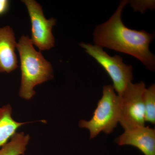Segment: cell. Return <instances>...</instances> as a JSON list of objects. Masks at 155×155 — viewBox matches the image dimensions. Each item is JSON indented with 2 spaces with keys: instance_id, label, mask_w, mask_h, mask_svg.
I'll list each match as a JSON object with an SVG mask.
<instances>
[{
  "instance_id": "6da1fadb",
  "label": "cell",
  "mask_w": 155,
  "mask_h": 155,
  "mask_svg": "<svg viewBox=\"0 0 155 155\" xmlns=\"http://www.w3.org/2000/svg\"><path fill=\"white\" fill-rule=\"evenodd\" d=\"M128 1L123 0L107 21L97 25L93 33L95 45L133 56L150 71L155 72V57L150 50L153 33L127 28L122 22V11Z\"/></svg>"
},
{
  "instance_id": "7a4b0ae2",
  "label": "cell",
  "mask_w": 155,
  "mask_h": 155,
  "mask_svg": "<svg viewBox=\"0 0 155 155\" xmlns=\"http://www.w3.org/2000/svg\"><path fill=\"white\" fill-rule=\"evenodd\" d=\"M16 48L19 53L21 72L19 95L29 100L36 94L34 90L35 86L52 79L53 67L41 51L35 50L28 36L21 37Z\"/></svg>"
},
{
  "instance_id": "3957f363",
  "label": "cell",
  "mask_w": 155,
  "mask_h": 155,
  "mask_svg": "<svg viewBox=\"0 0 155 155\" xmlns=\"http://www.w3.org/2000/svg\"><path fill=\"white\" fill-rule=\"evenodd\" d=\"M120 97L116 94L113 85H105L103 95L99 101L91 119L81 120L79 127L89 130L90 138L92 139L101 132L110 134L119 123Z\"/></svg>"
},
{
  "instance_id": "277c9868",
  "label": "cell",
  "mask_w": 155,
  "mask_h": 155,
  "mask_svg": "<svg viewBox=\"0 0 155 155\" xmlns=\"http://www.w3.org/2000/svg\"><path fill=\"white\" fill-rule=\"evenodd\" d=\"M80 46L107 72L113 81L114 90L118 95H121L128 84L132 82V66L125 64L120 56L109 55L103 48L96 45L81 43Z\"/></svg>"
},
{
  "instance_id": "5b68a950",
  "label": "cell",
  "mask_w": 155,
  "mask_h": 155,
  "mask_svg": "<svg viewBox=\"0 0 155 155\" xmlns=\"http://www.w3.org/2000/svg\"><path fill=\"white\" fill-rule=\"evenodd\" d=\"M146 89L143 81L135 84L131 82L119 96V122L125 130L145 126L143 96Z\"/></svg>"
},
{
  "instance_id": "8992f818",
  "label": "cell",
  "mask_w": 155,
  "mask_h": 155,
  "mask_svg": "<svg viewBox=\"0 0 155 155\" xmlns=\"http://www.w3.org/2000/svg\"><path fill=\"white\" fill-rule=\"evenodd\" d=\"M27 8L31 23V38L33 45L40 51L51 49L54 46V38L52 32L56 24V19H47L41 6L35 0H23Z\"/></svg>"
},
{
  "instance_id": "52a82bcc",
  "label": "cell",
  "mask_w": 155,
  "mask_h": 155,
  "mask_svg": "<svg viewBox=\"0 0 155 155\" xmlns=\"http://www.w3.org/2000/svg\"><path fill=\"white\" fill-rule=\"evenodd\" d=\"M115 142L120 146L135 147L144 155H155V130L149 127L141 126L125 130Z\"/></svg>"
},
{
  "instance_id": "ba28073f",
  "label": "cell",
  "mask_w": 155,
  "mask_h": 155,
  "mask_svg": "<svg viewBox=\"0 0 155 155\" xmlns=\"http://www.w3.org/2000/svg\"><path fill=\"white\" fill-rule=\"evenodd\" d=\"M17 45L12 28L8 25L0 28V72L10 73L17 69Z\"/></svg>"
},
{
  "instance_id": "9c48e42d",
  "label": "cell",
  "mask_w": 155,
  "mask_h": 155,
  "mask_svg": "<svg viewBox=\"0 0 155 155\" xmlns=\"http://www.w3.org/2000/svg\"><path fill=\"white\" fill-rule=\"evenodd\" d=\"M12 108L8 104L0 107V147L7 143L17 129L28 122H17L12 116Z\"/></svg>"
},
{
  "instance_id": "30bf717a",
  "label": "cell",
  "mask_w": 155,
  "mask_h": 155,
  "mask_svg": "<svg viewBox=\"0 0 155 155\" xmlns=\"http://www.w3.org/2000/svg\"><path fill=\"white\" fill-rule=\"evenodd\" d=\"M10 139L1 147L0 155H24L30 140L29 135L23 132H16Z\"/></svg>"
},
{
  "instance_id": "8fae6325",
  "label": "cell",
  "mask_w": 155,
  "mask_h": 155,
  "mask_svg": "<svg viewBox=\"0 0 155 155\" xmlns=\"http://www.w3.org/2000/svg\"><path fill=\"white\" fill-rule=\"evenodd\" d=\"M145 122L155 123V85L146 89L143 96Z\"/></svg>"
},
{
  "instance_id": "7c38bea8",
  "label": "cell",
  "mask_w": 155,
  "mask_h": 155,
  "mask_svg": "<svg viewBox=\"0 0 155 155\" xmlns=\"http://www.w3.org/2000/svg\"><path fill=\"white\" fill-rule=\"evenodd\" d=\"M130 6L134 11H139L144 13L148 9L153 10L155 8V1H128Z\"/></svg>"
},
{
  "instance_id": "4fadbf2b",
  "label": "cell",
  "mask_w": 155,
  "mask_h": 155,
  "mask_svg": "<svg viewBox=\"0 0 155 155\" xmlns=\"http://www.w3.org/2000/svg\"><path fill=\"white\" fill-rule=\"evenodd\" d=\"M10 6V1L0 0V17L8 13Z\"/></svg>"
}]
</instances>
